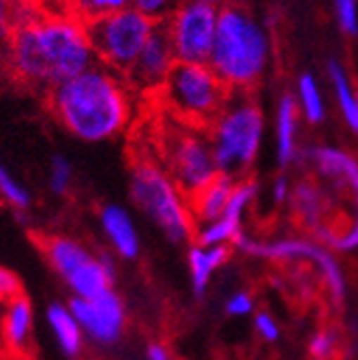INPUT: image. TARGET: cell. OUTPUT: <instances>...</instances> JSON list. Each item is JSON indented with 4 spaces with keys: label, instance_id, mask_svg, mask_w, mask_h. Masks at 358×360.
<instances>
[{
    "label": "cell",
    "instance_id": "obj_1",
    "mask_svg": "<svg viewBox=\"0 0 358 360\" xmlns=\"http://www.w3.org/2000/svg\"><path fill=\"white\" fill-rule=\"evenodd\" d=\"M9 65L28 86L54 88L97 65L86 24L67 15L26 22L9 37Z\"/></svg>",
    "mask_w": 358,
    "mask_h": 360
},
{
    "label": "cell",
    "instance_id": "obj_2",
    "mask_svg": "<svg viewBox=\"0 0 358 360\" xmlns=\"http://www.w3.org/2000/svg\"><path fill=\"white\" fill-rule=\"evenodd\" d=\"M48 108L54 120L84 144L116 140L131 120L127 82L101 63L50 88Z\"/></svg>",
    "mask_w": 358,
    "mask_h": 360
},
{
    "label": "cell",
    "instance_id": "obj_3",
    "mask_svg": "<svg viewBox=\"0 0 358 360\" xmlns=\"http://www.w3.org/2000/svg\"><path fill=\"white\" fill-rule=\"evenodd\" d=\"M271 58L273 43L264 24L245 5H223L208 65L228 88L251 90L266 75Z\"/></svg>",
    "mask_w": 358,
    "mask_h": 360
},
{
    "label": "cell",
    "instance_id": "obj_4",
    "mask_svg": "<svg viewBox=\"0 0 358 360\" xmlns=\"http://www.w3.org/2000/svg\"><path fill=\"white\" fill-rule=\"evenodd\" d=\"M129 198L172 245H185L196 238L198 223L191 202L163 165L151 159H140L133 165Z\"/></svg>",
    "mask_w": 358,
    "mask_h": 360
},
{
    "label": "cell",
    "instance_id": "obj_5",
    "mask_svg": "<svg viewBox=\"0 0 358 360\" xmlns=\"http://www.w3.org/2000/svg\"><path fill=\"white\" fill-rule=\"evenodd\" d=\"M266 118L251 90H232V95L210 124V144L221 174L245 178L260 157Z\"/></svg>",
    "mask_w": 358,
    "mask_h": 360
},
{
    "label": "cell",
    "instance_id": "obj_6",
    "mask_svg": "<svg viewBox=\"0 0 358 360\" xmlns=\"http://www.w3.org/2000/svg\"><path fill=\"white\" fill-rule=\"evenodd\" d=\"M163 101L187 124L210 127L226 108L232 90L208 63H176L161 86Z\"/></svg>",
    "mask_w": 358,
    "mask_h": 360
},
{
    "label": "cell",
    "instance_id": "obj_7",
    "mask_svg": "<svg viewBox=\"0 0 358 360\" xmlns=\"http://www.w3.org/2000/svg\"><path fill=\"white\" fill-rule=\"evenodd\" d=\"M232 247L266 262L309 266L326 288V294L333 302L341 304L345 300L347 279L343 273V266L335 257L333 249H328L324 243L316 240L313 236H283L271 240H257L243 230L232 243Z\"/></svg>",
    "mask_w": 358,
    "mask_h": 360
},
{
    "label": "cell",
    "instance_id": "obj_8",
    "mask_svg": "<svg viewBox=\"0 0 358 360\" xmlns=\"http://www.w3.org/2000/svg\"><path fill=\"white\" fill-rule=\"evenodd\" d=\"M43 255L58 279L71 292V298H93L114 290V259L97 253L69 234H50L41 240Z\"/></svg>",
    "mask_w": 358,
    "mask_h": 360
},
{
    "label": "cell",
    "instance_id": "obj_9",
    "mask_svg": "<svg viewBox=\"0 0 358 360\" xmlns=\"http://www.w3.org/2000/svg\"><path fill=\"white\" fill-rule=\"evenodd\" d=\"M97 63L127 75L142 54L144 45L157 28V22L127 7L110 15H101L86 22Z\"/></svg>",
    "mask_w": 358,
    "mask_h": 360
},
{
    "label": "cell",
    "instance_id": "obj_10",
    "mask_svg": "<svg viewBox=\"0 0 358 360\" xmlns=\"http://www.w3.org/2000/svg\"><path fill=\"white\" fill-rule=\"evenodd\" d=\"M165 157V169L189 200L221 174L210 138L200 129L187 127L170 133Z\"/></svg>",
    "mask_w": 358,
    "mask_h": 360
},
{
    "label": "cell",
    "instance_id": "obj_11",
    "mask_svg": "<svg viewBox=\"0 0 358 360\" xmlns=\"http://www.w3.org/2000/svg\"><path fill=\"white\" fill-rule=\"evenodd\" d=\"M219 9L204 3H181L163 22L178 63H208L217 37Z\"/></svg>",
    "mask_w": 358,
    "mask_h": 360
},
{
    "label": "cell",
    "instance_id": "obj_12",
    "mask_svg": "<svg viewBox=\"0 0 358 360\" xmlns=\"http://www.w3.org/2000/svg\"><path fill=\"white\" fill-rule=\"evenodd\" d=\"M71 311L84 328L86 339L101 347L116 345L127 328V307L116 290H108L93 298H71Z\"/></svg>",
    "mask_w": 358,
    "mask_h": 360
},
{
    "label": "cell",
    "instance_id": "obj_13",
    "mask_svg": "<svg viewBox=\"0 0 358 360\" xmlns=\"http://www.w3.org/2000/svg\"><path fill=\"white\" fill-rule=\"evenodd\" d=\"M300 159L311 165L316 178L322 180L331 191L352 200L358 206V157L356 155H352L350 150L341 146L316 144V146L305 148Z\"/></svg>",
    "mask_w": 358,
    "mask_h": 360
},
{
    "label": "cell",
    "instance_id": "obj_14",
    "mask_svg": "<svg viewBox=\"0 0 358 360\" xmlns=\"http://www.w3.org/2000/svg\"><path fill=\"white\" fill-rule=\"evenodd\" d=\"M176 54L172 48L170 34L163 24H157L148 43L144 45L142 54L138 56L127 73V84L138 86L142 90H161L172 69L176 67Z\"/></svg>",
    "mask_w": 358,
    "mask_h": 360
},
{
    "label": "cell",
    "instance_id": "obj_15",
    "mask_svg": "<svg viewBox=\"0 0 358 360\" xmlns=\"http://www.w3.org/2000/svg\"><path fill=\"white\" fill-rule=\"evenodd\" d=\"M37 315L34 304L26 294L5 302V318L0 328V347L18 360H28L34 354Z\"/></svg>",
    "mask_w": 358,
    "mask_h": 360
},
{
    "label": "cell",
    "instance_id": "obj_16",
    "mask_svg": "<svg viewBox=\"0 0 358 360\" xmlns=\"http://www.w3.org/2000/svg\"><path fill=\"white\" fill-rule=\"evenodd\" d=\"M97 223L106 243L110 245L112 253L124 262H133L140 257L142 251V236L138 223L133 221L131 212L120 204H106L97 212Z\"/></svg>",
    "mask_w": 358,
    "mask_h": 360
},
{
    "label": "cell",
    "instance_id": "obj_17",
    "mask_svg": "<svg viewBox=\"0 0 358 360\" xmlns=\"http://www.w3.org/2000/svg\"><path fill=\"white\" fill-rule=\"evenodd\" d=\"M298 122H300V112H298L296 97L283 93L275 110V153H277V163L281 167H290L300 159Z\"/></svg>",
    "mask_w": 358,
    "mask_h": 360
},
{
    "label": "cell",
    "instance_id": "obj_18",
    "mask_svg": "<svg viewBox=\"0 0 358 360\" xmlns=\"http://www.w3.org/2000/svg\"><path fill=\"white\" fill-rule=\"evenodd\" d=\"M46 324L56 347L67 358H79L86 349V335L69 302H50L46 307Z\"/></svg>",
    "mask_w": 358,
    "mask_h": 360
},
{
    "label": "cell",
    "instance_id": "obj_19",
    "mask_svg": "<svg viewBox=\"0 0 358 360\" xmlns=\"http://www.w3.org/2000/svg\"><path fill=\"white\" fill-rule=\"evenodd\" d=\"M230 247H204L193 245L187 253L189 279L196 296H204L217 270L230 259Z\"/></svg>",
    "mask_w": 358,
    "mask_h": 360
},
{
    "label": "cell",
    "instance_id": "obj_20",
    "mask_svg": "<svg viewBox=\"0 0 358 360\" xmlns=\"http://www.w3.org/2000/svg\"><path fill=\"white\" fill-rule=\"evenodd\" d=\"M234 185H236V178H232L228 174H219L206 189H202L196 198L189 200L198 225L217 221L223 212H226L228 202L234 191Z\"/></svg>",
    "mask_w": 358,
    "mask_h": 360
},
{
    "label": "cell",
    "instance_id": "obj_21",
    "mask_svg": "<svg viewBox=\"0 0 358 360\" xmlns=\"http://www.w3.org/2000/svg\"><path fill=\"white\" fill-rule=\"evenodd\" d=\"M326 75L328 84L335 97L337 112L343 120V124L358 135V93L354 90V84L347 75V69L343 67L341 60H328L326 65Z\"/></svg>",
    "mask_w": 358,
    "mask_h": 360
},
{
    "label": "cell",
    "instance_id": "obj_22",
    "mask_svg": "<svg viewBox=\"0 0 358 360\" xmlns=\"http://www.w3.org/2000/svg\"><path fill=\"white\" fill-rule=\"evenodd\" d=\"M296 103L300 118H305L309 124H322L326 120V99L322 95V88L318 77L305 71L296 82Z\"/></svg>",
    "mask_w": 358,
    "mask_h": 360
},
{
    "label": "cell",
    "instance_id": "obj_23",
    "mask_svg": "<svg viewBox=\"0 0 358 360\" xmlns=\"http://www.w3.org/2000/svg\"><path fill=\"white\" fill-rule=\"evenodd\" d=\"M0 200L18 214L28 212L32 208V193L3 161V157H0Z\"/></svg>",
    "mask_w": 358,
    "mask_h": 360
},
{
    "label": "cell",
    "instance_id": "obj_24",
    "mask_svg": "<svg viewBox=\"0 0 358 360\" xmlns=\"http://www.w3.org/2000/svg\"><path fill=\"white\" fill-rule=\"evenodd\" d=\"M73 178H75L73 163L65 155H54L50 159V167H48V187H50V191L54 195H58V198H65L73 187Z\"/></svg>",
    "mask_w": 358,
    "mask_h": 360
},
{
    "label": "cell",
    "instance_id": "obj_25",
    "mask_svg": "<svg viewBox=\"0 0 358 360\" xmlns=\"http://www.w3.org/2000/svg\"><path fill=\"white\" fill-rule=\"evenodd\" d=\"M337 347H339V339L328 328L313 333L309 339V356L313 360H331L337 354Z\"/></svg>",
    "mask_w": 358,
    "mask_h": 360
},
{
    "label": "cell",
    "instance_id": "obj_26",
    "mask_svg": "<svg viewBox=\"0 0 358 360\" xmlns=\"http://www.w3.org/2000/svg\"><path fill=\"white\" fill-rule=\"evenodd\" d=\"M178 5H181V0H131L133 9H138L157 24H163Z\"/></svg>",
    "mask_w": 358,
    "mask_h": 360
},
{
    "label": "cell",
    "instance_id": "obj_27",
    "mask_svg": "<svg viewBox=\"0 0 358 360\" xmlns=\"http://www.w3.org/2000/svg\"><path fill=\"white\" fill-rule=\"evenodd\" d=\"M79 13L88 20H95L101 15H110L116 13L120 9L131 7V0H77Z\"/></svg>",
    "mask_w": 358,
    "mask_h": 360
},
{
    "label": "cell",
    "instance_id": "obj_28",
    "mask_svg": "<svg viewBox=\"0 0 358 360\" xmlns=\"http://www.w3.org/2000/svg\"><path fill=\"white\" fill-rule=\"evenodd\" d=\"M335 18L343 34H358V3L356 0H335Z\"/></svg>",
    "mask_w": 358,
    "mask_h": 360
},
{
    "label": "cell",
    "instance_id": "obj_29",
    "mask_svg": "<svg viewBox=\"0 0 358 360\" xmlns=\"http://www.w3.org/2000/svg\"><path fill=\"white\" fill-rule=\"evenodd\" d=\"M253 330L257 333V337L266 343H275L279 341L281 337V326L279 322L273 318L271 313H266V311H260L255 313V318H253Z\"/></svg>",
    "mask_w": 358,
    "mask_h": 360
},
{
    "label": "cell",
    "instance_id": "obj_30",
    "mask_svg": "<svg viewBox=\"0 0 358 360\" xmlns=\"http://www.w3.org/2000/svg\"><path fill=\"white\" fill-rule=\"evenodd\" d=\"M20 294H22V281L15 275V270L0 264V300L9 302Z\"/></svg>",
    "mask_w": 358,
    "mask_h": 360
},
{
    "label": "cell",
    "instance_id": "obj_31",
    "mask_svg": "<svg viewBox=\"0 0 358 360\" xmlns=\"http://www.w3.org/2000/svg\"><path fill=\"white\" fill-rule=\"evenodd\" d=\"M253 309H255L253 296L245 290L234 292L226 302V313L232 315V318H247V315L253 313Z\"/></svg>",
    "mask_w": 358,
    "mask_h": 360
},
{
    "label": "cell",
    "instance_id": "obj_32",
    "mask_svg": "<svg viewBox=\"0 0 358 360\" xmlns=\"http://www.w3.org/2000/svg\"><path fill=\"white\" fill-rule=\"evenodd\" d=\"M292 183H290V178L286 174H279L275 180H273V185H271V198L277 206H283V204H290V198H292Z\"/></svg>",
    "mask_w": 358,
    "mask_h": 360
},
{
    "label": "cell",
    "instance_id": "obj_33",
    "mask_svg": "<svg viewBox=\"0 0 358 360\" xmlns=\"http://www.w3.org/2000/svg\"><path fill=\"white\" fill-rule=\"evenodd\" d=\"M144 360H174V356H172V352H170L163 343L151 341V343L146 345Z\"/></svg>",
    "mask_w": 358,
    "mask_h": 360
},
{
    "label": "cell",
    "instance_id": "obj_34",
    "mask_svg": "<svg viewBox=\"0 0 358 360\" xmlns=\"http://www.w3.org/2000/svg\"><path fill=\"white\" fill-rule=\"evenodd\" d=\"M181 3H204V5H212V7H223L228 0H181Z\"/></svg>",
    "mask_w": 358,
    "mask_h": 360
},
{
    "label": "cell",
    "instance_id": "obj_35",
    "mask_svg": "<svg viewBox=\"0 0 358 360\" xmlns=\"http://www.w3.org/2000/svg\"><path fill=\"white\" fill-rule=\"evenodd\" d=\"M0 360H18V358H13L11 354H7L3 347H0Z\"/></svg>",
    "mask_w": 358,
    "mask_h": 360
},
{
    "label": "cell",
    "instance_id": "obj_36",
    "mask_svg": "<svg viewBox=\"0 0 358 360\" xmlns=\"http://www.w3.org/2000/svg\"><path fill=\"white\" fill-rule=\"evenodd\" d=\"M3 318H5V302L0 300V328H3Z\"/></svg>",
    "mask_w": 358,
    "mask_h": 360
},
{
    "label": "cell",
    "instance_id": "obj_37",
    "mask_svg": "<svg viewBox=\"0 0 358 360\" xmlns=\"http://www.w3.org/2000/svg\"><path fill=\"white\" fill-rule=\"evenodd\" d=\"M3 28H5V24H3V22H0V32H3Z\"/></svg>",
    "mask_w": 358,
    "mask_h": 360
}]
</instances>
